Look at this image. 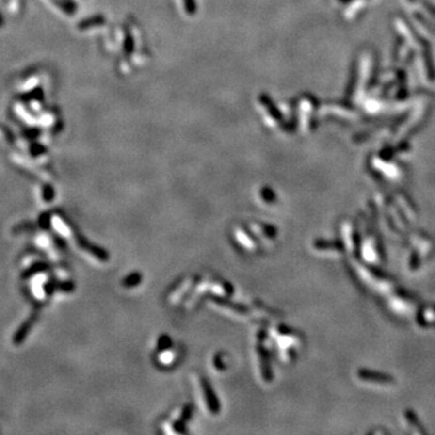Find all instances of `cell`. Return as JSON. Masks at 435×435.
Returning a JSON list of instances; mask_svg holds the SVG:
<instances>
[{
	"mask_svg": "<svg viewBox=\"0 0 435 435\" xmlns=\"http://www.w3.org/2000/svg\"><path fill=\"white\" fill-rule=\"evenodd\" d=\"M39 224H40V226L43 228H48V226H50V219H48V214L41 215L40 219H39Z\"/></svg>",
	"mask_w": 435,
	"mask_h": 435,
	"instance_id": "4",
	"label": "cell"
},
{
	"mask_svg": "<svg viewBox=\"0 0 435 435\" xmlns=\"http://www.w3.org/2000/svg\"><path fill=\"white\" fill-rule=\"evenodd\" d=\"M362 377L364 380L366 381H377V382H389L390 378H388L389 376H385V375H380V373H376V372H370V371H362L360 372Z\"/></svg>",
	"mask_w": 435,
	"mask_h": 435,
	"instance_id": "2",
	"label": "cell"
},
{
	"mask_svg": "<svg viewBox=\"0 0 435 435\" xmlns=\"http://www.w3.org/2000/svg\"><path fill=\"white\" fill-rule=\"evenodd\" d=\"M34 323H35V316H33V317H31L29 319H27V321L24 322L21 326H19V329L16 331V334H15V336H14L15 345H21V343L26 340L27 336H28V334L31 333L32 326H33Z\"/></svg>",
	"mask_w": 435,
	"mask_h": 435,
	"instance_id": "1",
	"label": "cell"
},
{
	"mask_svg": "<svg viewBox=\"0 0 435 435\" xmlns=\"http://www.w3.org/2000/svg\"><path fill=\"white\" fill-rule=\"evenodd\" d=\"M45 269H46L45 264H43V262H36V264L32 265L29 269H27L26 271L23 272V274H22V277H23V278H29V277L34 276L35 274L43 272Z\"/></svg>",
	"mask_w": 435,
	"mask_h": 435,
	"instance_id": "3",
	"label": "cell"
}]
</instances>
